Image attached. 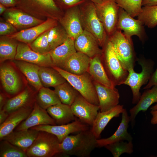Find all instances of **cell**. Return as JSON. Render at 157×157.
Returning a JSON list of instances; mask_svg holds the SVG:
<instances>
[{"instance_id":"cell-1","label":"cell","mask_w":157,"mask_h":157,"mask_svg":"<svg viewBox=\"0 0 157 157\" xmlns=\"http://www.w3.org/2000/svg\"><path fill=\"white\" fill-rule=\"evenodd\" d=\"M97 139L91 129L79 132L75 135H69L59 144L60 156L89 157L97 147Z\"/></svg>"},{"instance_id":"cell-2","label":"cell","mask_w":157,"mask_h":157,"mask_svg":"<svg viewBox=\"0 0 157 157\" xmlns=\"http://www.w3.org/2000/svg\"><path fill=\"white\" fill-rule=\"evenodd\" d=\"M103 48L101 60L107 75L115 87L123 84L129 72L118 58L108 36Z\"/></svg>"},{"instance_id":"cell-3","label":"cell","mask_w":157,"mask_h":157,"mask_svg":"<svg viewBox=\"0 0 157 157\" xmlns=\"http://www.w3.org/2000/svg\"><path fill=\"white\" fill-rule=\"evenodd\" d=\"M141 67V71L136 72L133 68L129 70V74L124 84L129 86L131 89L133 98L132 103L136 104L141 95L140 90L143 85L147 84L154 71V62L146 58L143 55L137 58V61Z\"/></svg>"},{"instance_id":"cell-4","label":"cell","mask_w":157,"mask_h":157,"mask_svg":"<svg viewBox=\"0 0 157 157\" xmlns=\"http://www.w3.org/2000/svg\"><path fill=\"white\" fill-rule=\"evenodd\" d=\"M108 37L123 67L128 71L134 69L137 57L131 37L126 36L117 29Z\"/></svg>"},{"instance_id":"cell-5","label":"cell","mask_w":157,"mask_h":157,"mask_svg":"<svg viewBox=\"0 0 157 157\" xmlns=\"http://www.w3.org/2000/svg\"><path fill=\"white\" fill-rule=\"evenodd\" d=\"M61 75L86 100L98 106L99 100L93 81L88 72L77 75L69 73L59 67L54 66Z\"/></svg>"},{"instance_id":"cell-6","label":"cell","mask_w":157,"mask_h":157,"mask_svg":"<svg viewBox=\"0 0 157 157\" xmlns=\"http://www.w3.org/2000/svg\"><path fill=\"white\" fill-rule=\"evenodd\" d=\"M60 142L57 137L49 133L39 131L26 153L28 157H52L60 156Z\"/></svg>"},{"instance_id":"cell-7","label":"cell","mask_w":157,"mask_h":157,"mask_svg":"<svg viewBox=\"0 0 157 157\" xmlns=\"http://www.w3.org/2000/svg\"><path fill=\"white\" fill-rule=\"evenodd\" d=\"M81 16L84 29L92 34L100 47H103L108 36L97 15L94 4L90 3L86 4L81 12Z\"/></svg>"},{"instance_id":"cell-8","label":"cell","mask_w":157,"mask_h":157,"mask_svg":"<svg viewBox=\"0 0 157 157\" xmlns=\"http://www.w3.org/2000/svg\"><path fill=\"white\" fill-rule=\"evenodd\" d=\"M94 5L97 15L109 36L117 29L119 7L115 0H102Z\"/></svg>"},{"instance_id":"cell-9","label":"cell","mask_w":157,"mask_h":157,"mask_svg":"<svg viewBox=\"0 0 157 157\" xmlns=\"http://www.w3.org/2000/svg\"><path fill=\"white\" fill-rule=\"evenodd\" d=\"M117 29L123 31L124 33L128 37H131L134 35L137 36L142 44L148 39L142 22L138 19H134L120 7L119 10Z\"/></svg>"},{"instance_id":"cell-10","label":"cell","mask_w":157,"mask_h":157,"mask_svg":"<svg viewBox=\"0 0 157 157\" xmlns=\"http://www.w3.org/2000/svg\"><path fill=\"white\" fill-rule=\"evenodd\" d=\"M88 126L80 120H75L72 122L65 124L42 125L36 126L30 129L38 131H45L53 134L57 137L60 143L71 133L89 129Z\"/></svg>"},{"instance_id":"cell-11","label":"cell","mask_w":157,"mask_h":157,"mask_svg":"<svg viewBox=\"0 0 157 157\" xmlns=\"http://www.w3.org/2000/svg\"><path fill=\"white\" fill-rule=\"evenodd\" d=\"M15 60L25 61L40 67L54 66L49 53L41 54L33 50L28 44L18 43Z\"/></svg>"},{"instance_id":"cell-12","label":"cell","mask_w":157,"mask_h":157,"mask_svg":"<svg viewBox=\"0 0 157 157\" xmlns=\"http://www.w3.org/2000/svg\"><path fill=\"white\" fill-rule=\"evenodd\" d=\"M0 78L4 94L9 98L17 95L21 92V82L14 68L9 64L1 65Z\"/></svg>"},{"instance_id":"cell-13","label":"cell","mask_w":157,"mask_h":157,"mask_svg":"<svg viewBox=\"0 0 157 157\" xmlns=\"http://www.w3.org/2000/svg\"><path fill=\"white\" fill-rule=\"evenodd\" d=\"M71 106L75 116L83 122L92 126L98 113V106L89 102L79 94Z\"/></svg>"},{"instance_id":"cell-14","label":"cell","mask_w":157,"mask_h":157,"mask_svg":"<svg viewBox=\"0 0 157 157\" xmlns=\"http://www.w3.org/2000/svg\"><path fill=\"white\" fill-rule=\"evenodd\" d=\"M4 16L6 21L20 31L36 26L44 21L22 10L15 8L7 9L5 12Z\"/></svg>"},{"instance_id":"cell-15","label":"cell","mask_w":157,"mask_h":157,"mask_svg":"<svg viewBox=\"0 0 157 157\" xmlns=\"http://www.w3.org/2000/svg\"><path fill=\"white\" fill-rule=\"evenodd\" d=\"M57 25L56 20L48 18L39 24L6 36L29 44L41 34Z\"/></svg>"},{"instance_id":"cell-16","label":"cell","mask_w":157,"mask_h":157,"mask_svg":"<svg viewBox=\"0 0 157 157\" xmlns=\"http://www.w3.org/2000/svg\"><path fill=\"white\" fill-rule=\"evenodd\" d=\"M46 124L56 125L47 110L42 108L35 102L29 116L14 131L26 130L36 126Z\"/></svg>"},{"instance_id":"cell-17","label":"cell","mask_w":157,"mask_h":157,"mask_svg":"<svg viewBox=\"0 0 157 157\" xmlns=\"http://www.w3.org/2000/svg\"><path fill=\"white\" fill-rule=\"evenodd\" d=\"M74 44L76 51L84 53L91 58L102 54V50L100 48L95 38L85 29L74 40Z\"/></svg>"},{"instance_id":"cell-18","label":"cell","mask_w":157,"mask_h":157,"mask_svg":"<svg viewBox=\"0 0 157 157\" xmlns=\"http://www.w3.org/2000/svg\"><path fill=\"white\" fill-rule=\"evenodd\" d=\"M93 82L101 112L109 110L118 105L120 95L118 90L115 87L109 88L94 81Z\"/></svg>"},{"instance_id":"cell-19","label":"cell","mask_w":157,"mask_h":157,"mask_svg":"<svg viewBox=\"0 0 157 157\" xmlns=\"http://www.w3.org/2000/svg\"><path fill=\"white\" fill-rule=\"evenodd\" d=\"M60 21L69 37L74 40L84 30L81 21V11L77 7L68 10Z\"/></svg>"},{"instance_id":"cell-20","label":"cell","mask_w":157,"mask_h":157,"mask_svg":"<svg viewBox=\"0 0 157 157\" xmlns=\"http://www.w3.org/2000/svg\"><path fill=\"white\" fill-rule=\"evenodd\" d=\"M36 94L26 88L17 95L8 98L2 109L9 114L23 108L33 107L36 102Z\"/></svg>"},{"instance_id":"cell-21","label":"cell","mask_w":157,"mask_h":157,"mask_svg":"<svg viewBox=\"0 0 157 157\" xmlns=\"http://www.w3.org/2000/svg\"><path fill=\"white\" fill-rule=\"evenodd\" d=\"M38 132V131L31 129L13 131L1 140L8 141L26 153L36 138Z\"/></svg>"},{"instance_id":"cell-22","label":"cell","mask_w":157,"mask_h":157,"mask_svg":"<svg viewBox=\"0 0 157 157\" xmlns=\"http://www.w3.org/2000/svg\"><path fill=\"white\" fill-rule=\"evenodd\" d=\"M33 107L23 108L9 113L6 121L0 125V140L13 131L25 119L31 112Z\"/></svg>"},{"instance_id":"cell-23","label":"cell","mask_w":157,"mask_h":157,"mask_svg":"<svg viewBox=\"0 0 157 157\" xmlns=\"http://www.w3.org/2000/svg\"><path fill=\"white\" fill-rule=\"evenodd\" d=\"M91 58L84 53L76 51L66 60L60 68L73 74L81 75L88 72Z\"/></svg>"},{"instance_id":"cell-24","label":"cell","mask_w":157,"mask_h":157,"mask_svg":"<svg viewBox=\"0 0 157 157\" xmlns=\"http://www.w3.org/2000/svg\"><path fill=\"white\" fill-rule=\"evenodd\" d=\"M130 117L126 110L122 113V119L119 126L111 136L106 138L97 139V147H104L106 145L120 141H132L133 138L128 133L127 129L130 122Z\"/></svg>"},{"instance_id":"cell-25","label":"cell","mask_w":157,"mask_h":157,"mask_svg":"<svg viewBox=\"0 0 157 157\" xmlns=\"http://www.w3.org/2000/svg\"><path fill=\"white\" fill-rule=\"evenodd\" d=\"M124 109L123 105L118 104L109 110L98 112L91 129L97 139L99 137L102 132L110 121L114 117H119Z\"/></svg>"},{"instance_id":"cell-26","label":"cell","mask_w":157,"mask_h":157,"mask_svg":"<svg viewBox=\"0 0 157 157\" xmlns=\"http://www.w3.org/2000/svg\"><path fill=\"white\" fill-rule=\"evenodd\" d=\"M146 90L136 104L129 110L130 122L132 127L134 125L135 118L139 112H145L152 104L157 103V87L153 86L151 89Z\"/></svg>"},{"instance_id":"cell-27","label":"cell","mask_w":157,"mask_h":157,"mask_svg":"<svg viewBox=\"0 0 157 157\" xmlns=\"http://www.w3.org/2000/svg\"><path fill=\"white\" fill-rule=\"evenodd\" d=\"M76 52L74 39L69 37L63 44L51 50L49 53L54 66L61 68L66 60Z\"/></svg>"},{"instance_id":"cell-28","label":"cell","mask_w":157,"mask_h":157,"mask_svg":"<svg viewBox=\"0 0 157 157\" xmlns=\"http://www.w3.org/2000/svg\"><path fill=\"white\" fill-rule=\"evenodd\" d=\"M46 110L56 125L66 124L76 120L71 106L61 103L49 107Z\"/></svg>"},{"instance_id":"cell-29","label":"cell","mask_w":157,"mask_h":157,"mask_svg":"<svg viewBox=\"0 0 157 157\" xmlns=\"http://www.w3.org/2000/svg\"><path fill=\"white\" fill-rule=\"evenodd\" d=\"M101 55L91 58L88 72L92 80L106 87L114 88L113 83L108 77L101 63Z\"/></svg>"},{"instance_id":"cell-30","label":"cell","mask_w":157,"mask_h":157,"mask_svg":"<svg viewBox=\"0 0 157 157\" xmlns=\"http://www.w3.org/2000/svg\"><path fill=\"white\" fill-rule=\"evenodd\" d=\"M17 6L22 10L37 12H54L58 11L54 0H19Z\"/></svg>"},{"instance_id":"cell-31","label":"cell","mask_w":157,"mask_h":157,"mask_svg":"<svg viewBox=\"0 0 157 157\" xmlns=\"http://www.w3.org/2000/svg\"><path fill=\"white\" fill-rule=\"evenodd\" d=\"M14 62L36 91H38L43 87L39 76L40 66L23 61L15 60Z\"/></svg>"},{"instance_id":"cell-32","label":"cell","mask_w":157,"mask_h":157,"mask_svg":"<svg viewBox=\"0 0 157 157\" xmlns=\"http://www.w3.org/2000/svg\"><path fill=\"white\" fill-rule=\"evenodd\" d=\"M39 74L41 83L44 87H55L67 81L53 67H40Z\"/></svg>"},{"instance_id":"cell-33","label":"cell","mask_w":157,"mask_h":157,"mask_svg":"<svg viewBox=\"0 0 157 157\" xmlns=\"http://www.w3.org/2000/svg\"><path fill=\"white\" fill-rule=\"evenodd\" d=\"M18 41L6 35L1 36L0 39V61L13 60L16 56L18 44Z\"/></svg>"},{"instance_id":"cell-34","label":"cell","mask_w":157,"mask_h":157,"mask_svg":"<svg viewBox=\"0 0 157 157\" xmlns=\"http://www.w3.org/2000/svg\"><path fill=\"white\" fill-rule=\"evenodd\" d=\"M35 102L45 110L52 106L61 103L54 90L44 87L38 91Z\"/></svg>"},{"instance_id":"cell-35","label":"cell","mask_w":157,"mask_h":157,"mask_svg":"<svg viewBox=\"0 0 157 157\" xmlns=\"http://www.w3.org/2000/svg\"><path fill=\"white\" fill-rule=\"evenodd\" d=\"M54 88V90L61 102L69 106L72 105L80 94L67 81Z\"/></svg>"},{"instance_id":"cell-36","label":"cell","mask_w":157,"mask_h":157,"mask_svg":"<svg viewBox=\"0 0 157 157\" xmlns=\"http://www.w3.org/2000/svg\"><path fill=\"white\" fill-rule=\"evenodd\" d=\"M69 37L63 27L57 25L49 31L48 40L51 50L63 44Z\"/></svg>"},{"instance_id":"cell-37","label":"cell","mask_w":157,"mask_h":157,"mask_svg":"<svg viewBox=\"0 0 157 157\" xmlns=\"http://www.w3.org/2000/svg\"><path fill=\"white\" fill-rule=\"evenodd\" d=\"M137 17L148 28L155 27L157 26V5L142 7V11Z\"/></svg>"},{"instance_id":"cell-38","label":"cell","mask_w":157,"mask_h":157,"mask_svg":"<svg viewBox=\"0 0 157 157\" xmlns=\"http://www.w3.org/2000/svg\"><path fill=\"white\" fill-rule=\"evenodd\" d=\"M0 157H28L25 151L5 140H0Z\"/></svg>"},{"instance_id":"cell-39","label":"cell","mask_w":157,"mask_h":157,"mask_svg":"<svg viewBox=\"0 0 157 157\" xmlns=\"http://www.w3.org/2000/svg\"><path fill=\"white\" fill-rule=\"evenodd\" d=\"M143 0H115L119 7L133 17H138L142 10Z\"/></svg>"},{"instance_id":"cell-40","label":"cell","mask_w":157,"mask_h":157,"mask_svg":"<svg viewBox=\"0 0 157 157\" xmlns=\"http://www.w3.org/2000/svg\"><path fill=\"white\" fill-rule=\"evenodd\" d=\"M104 147L111 152L114 157H119L124 153L130 154L133 151L132 141L124 142L120 141L108 144Z\"/></svg>"},{"instance_id":"cell-41","label":"cell","mask_w":157,"mask_h":157,"mask_svg":"<svg viewBox=\"0 0 157 157\" xmlns=\"http://www.w3.org/2000/svg\"><path fill=\"white\" fill-rule=\"evenodd\" d=\"M49 30L41 34L28 44L31 49L36 52L41 54L50 52L51 49L48 40V35Z\"/></svg>"},{"instance_id":"cell-42","label":"cell","mask_w":157,"mask_h":157,"mask_svg":"<svg viewBox=\"0 0 157 157\" xmlns=\"http://www.w3.org/2000/svg\"><path fill=\"white\" fill-rule=\"evenodd\" d=\"M17 29L12 24L7 22L1 20L0 22V35L1 36L8 35L14 33Z\"/></svg>"},{"instance_id":"cell-43","label":"cell","mask_w":157,"mask_h":157,"mask_svg":"<svg viewBox=\"0 0 157 157\" xmlns=\"http://www.w3.org/2000/svg\"><path fill=\"white\" fill-rule=\"evenodd\" d=\"M153 86L157 87V67L156 69L154 71L146 85L143 89H149Z\"/></svg>"},{"instance_id":"cell-44","label":"cell","mask_w":157,"mask_h":157,"mask_svg":"<svg viewBox=\"0 0 157 157\" xmlns=\"http://www.w3.org/2000/svg\"><path fill=\"white\" fill-rule=\"evenodd\" d=\"M19 0H0V3L6 7H12L17 6Z\"/></svg>"},{"instance_id":"cell-45","label":"cell","mask_w":157,"mask_h":157,"mask_svg":"<svg viewBox=\"0 0 157 157\" xmlns=\"http://www.w3.org/2000/svg\"><path fill=\"white\" fill-rule=\"evenodd\" d=\"M64 4L68 6H72L78 4L82 1V0H59Z\"/></svg>"},{"instance_id":"cell-46","label":"cell","mask_w":157,"mask_h":157,"mask_svg":"<svg viewBox=\"0 0 157 157\" xmlns=\"http://www.w3.org/2000/svg\"><path fill=\"white\" fill-rule=\"evenodd\" d=\"M8 97L4 93L0 92V110H2L4 106L7 99Z\"/></svg>"},{"instance_id":"cell-47","label":"cell","mask_w":157,"mask_h":157,"mask_svg":"<svg viewBox=\"0 0 157 157\" xmlns=\"http://www.w3.org/2000/svg\"><path fill=\"white\" fill-rule=\"evenodd\" d=\"M9 114L3 109L0 110V125L2 124L6 121Z\"/></svg>"},{"instance_id":"cell-48","label":"cell","mask_w":157,"mask_h":157,"mask_svg":"<svg viewBox=\"0 0 157 157\" xmlns=\"http://www.w3.org/2000/svg\"><path fill=\"white\" fill-rule=\"evenodd\" d=\"M157 5V0H143L142 6H151Z\"/></svg>"},{"instance_id":"cell-49","label":"cell","mask_w":157,"mask_h":157,"mask_svg":"<svg viewBox=\"0 0 157 157\" xmlns=\"http://www.w3.org/2000/svg\"><path fill=\"white\" fill-rule=\"evenodd\" d=\"M150 113L152 115L151 123L152 124H157V110H151Z\"/></svg>"},{"instance_id":"cell-50","label":"cell","mask_w":157,"mask_h":157,"mask_svg":"<svg viewBox=\"0 0 157 157\" xmlns=\"http://www.w3.org/2000/svg\"><path fill=\"white\" fill-rule=\"evenodd\" d=\"M6 7L5 6L0 3V14H2L7 10Z\"/></svg>"},{"instance_id":"cell-51","label":"cell","mask_w":157,"mask_h":157,"mask_svg":"<svg viewBox=\"0 0 157 157\" xmlns=\"http://www.w3.org/2000/svg\"><path fill=\"white\" fill-rule=\"evenodd\" d=\"M94 4H99L101 3L102 0H90Z\"/></svg>"},{"instance_id":"cell-52","label":"cell","mask_w":157,"mask_h":157,"mask_svg":"<svg viewBox=\"0 0 157 157\" xmlns=\"http://www.w3.org/2000/svg\"><path fill=\"white\" fill-rule=\"evenodd\" d=\"M150 109L151 110H157V104L156 105L152 106Z\"/></svg>"}]
</instances>
